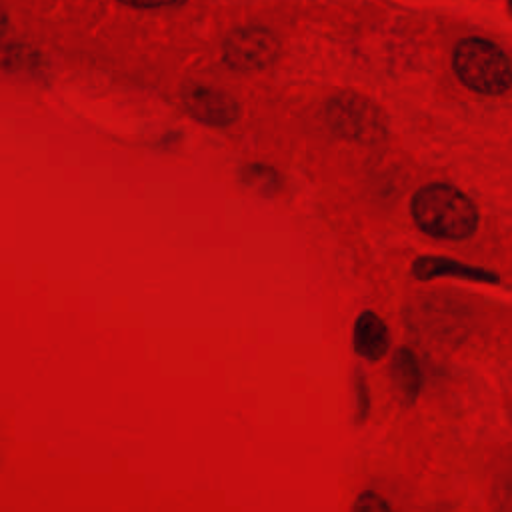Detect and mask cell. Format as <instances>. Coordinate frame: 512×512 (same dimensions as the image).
Instances as JSON below:
<instances>
[{
  "label": "cell",
  "instance_id": "1",
  "mask_svg": "<svg viewBox=\"0 0 512 512\" xmlns=\"http://www.w3.org/2000/svg\"><path fill=\"white\" fill-rule=\"evenodd\" d=\"M410 212L414 224L438 240H464L476 232L480 222L472 198L446 182H430L418 188Z\"/></svg>",
  "mask_w": 512,
  "mask_h": 512
},
{
  "label": "cell",
  "instance_id": "2",
  "mask_svg": "<svg viewBox=\"0 0 512 512\" xmlns=\"http://www.w3.org/2000/svg\"><path fill=\"white\" fill-rule=\"evenodd\" d=\"M456 78L472 92L500 96L510 88V60L492 40L470 36L456 44L452 54Z\"/></svg>",
  "mask_w": 512,
  "mask_h": 512
},
{
  "label": "cell",
  "instance_id": "3",
  "mask_svg": "<svg viewBox=\"0 0 512 512\" xmlns=\"http://www.w3.org/2000/svg\"><path fill=\"white\" fill-rule=\"evenodd\" d=\"M328 126L340 138L374 144L384 140L388 122L384 112L366 96L356 92H338L326 104Z\"/></svg>",
  "mask_w": 512,
  "mask_h": 512
},
{
  "label": "cell",
  "instance_id": "4",
  "mask_svg": "<svg viewBox=\"0 0 512 512\" xmlns=\"http://www.w3.org/2000/svg\"><path fill=\"white\" fill-rule=\"evenodd\" d=\"M280 54L278 38L260 26H242L232 30L222 42V60L240 72L268 68Z\"/></svg>",
  "mask_w": 512,
  "mask_h": 512
},
{
  "label": "cell",
  "instance_id": "5",
  "mask_svg": "<svg viewBox=\"0 0 512 512\" xmlns=\"http://www.w3.org/2000/svg\"><path fill=\"white\" fill-rule=\"evenodd\" d=\"M182 104L194 120L216 128L230 126L240 116V104L232 94L206 84L186 86L182 90Z\"/></svg>",
  "mask_w": 512,
  "mask_h": 512
},
{
  "label": "cell",
  "instance_id": "6",
  "mask_svg": "<svg viewBox=\"0 0 512 512\" xmlns=\"http://www.w3.org/2000/svg\"><path fill=\"white\" fill-rule=\"evenodd\" d=\"M352 348L366 362H380L390 350V330L374 310H362L352 326Z\"/></svg>",
  "mask_w": 512,
  "mask_h": 512
},
{
  "label": "cell",
  "instance_id": "7",
  "mask_svg": "<svg viewBox=\"0 0 512 512\" xmlns=\"http://www.w3.org/2000/svg\"><path fill=\"white\" fill-rule=\"evenodd\" d=\"M390 384H392V392H394L396 400L404 408H410L416 404V400L422 392L424 374H422L416 354L408 346H400L392 354Z\"/></svg>",
  "mask_w": 512,
  "mask_h": 512
},
{
  "label": "cell",
  "instance_id": "8",
  "mask_svg": "<svg viewBox=\"0 0 512 512\" xmlns=\"http://www.w3.org/2000/svg\"><path fill=\"white\" fill-rule=\"evenodd\" d=\"M412 272L418 280H432L440 276H454V278H464L470 282H486V284H498V276H494L488 270L474 268L460 264L450 258H436V256H426L414 260Z\"/></svg>",
  "mask_w": 512,
  "mask_h": 512
},
{
  "label": "cell",
  "instance_id": "9",
  "mask_svg": "<svg viewBox=\"0 0 512 512\" xmlns=\"http://www.w3.org/2000/svg\"><path fill=\"white\" fill-rule=\"evenodd\" d=\"M352 396H354V424L362 426L370 418L372 400H370L368 380L360 370H356L352 376Z\"/></svg>",
  "mask_w": 512,
  "mask_h": 512
},
{
  "label": "cell",
  "instance_id": "10",
  "mask_svg": "<svg viewBox=\"0 0 512 512\" xmlns=\"http://www.w3.org/2000/svg\"><path fill=\"white\" fill-rule=\"evenodd\" d=\"M352 512H394L384 496L374 490H364L356 496L352 504Z\"/></svg>",
  "mask_w": 512,
  "mask_h": 512
},
{
  "label": "cell",
  "instance_id": "11",
  "mask_svg": "<svg viewBox=\"0 0 512 512\" xmlns=\"http://www.w3.org/2000/svg\"><path fill=\"white\" fill-rule=\"evenodd\" d=\"M124 6L130 8H138V10H154V8H172V6H180L186 0H118Z\"/></svg>",
  "mask_w": 512,
  "mask_h": 512
},
{
  "label": "cell",
  "instance_id": "12",
  "mask_svg": "<svg viewBox=\"0 0 512 512\" xmlns=\"http://www.w3.org/2000/svg\"><path fill=\"white\" fill-rule=\"evenodd\" d=\"M6 30H8V14H6V10L0 6V36H4Z\"/></svg>",
  "mask_w": 512,
  "mask_h": 512
}]
</instances>
